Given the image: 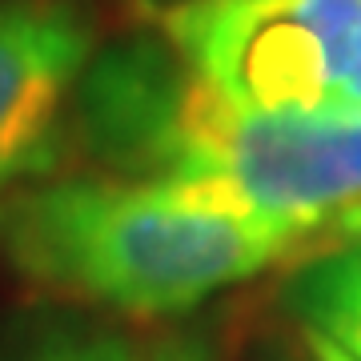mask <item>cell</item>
<instances>
[{
    "label": "cell",
    "instance_id": "obj_4",
    "mask_svg": "<svg viewBox=\"0 0 361 361\" xmlns=\"http://www.w3.org/2000/svg\"><path fill=\"white\" fill-rule=\"evenodd\" d=\"M92 52L77 0H0V201L49 173Z\"/></svg>",
    "mask_w": 361,
    "mask_h": 361
},
{
    "label": "cell",
    "instance_id": "obj_5",
    "mask_svg": "<svg viewBox=\"0 0 361 361\" xmlns=\"http://www.w3.org/2000/svg\"><path fill=\"white\" fill-rule=\"evenodd\" d=\"M301 329L361 361V245H329L289 285Z\"/></svg>",
    "mask_w": 361,
    "mask_h": 361
},
{
    "label": "cell",
    "instance_id": "obj_6",
    "mask_svg": "<svg viewBox=\"0 0 361 361\" xmlns=\"http://www.w3.org/2000/svg\"><path fill=\"white\" fill-rule=\"evenodd\" d=\"M133 341L101 329H52L32 337L4 361H133Z\"/></svg>",
    "mask_w": 361,
    "mask_h": 361
},
{
    "label": "cell",
    "instance_id": "obj_7",
    "mask_svg": "<svg viewBox=\"0 0 361 361\" xmlns=\"http://www.w3.org/2000/svg\"><path fill=\"white\" fill-rule=\"evenodd\" d=\"M133 361H217V353L201 334L185 329V334H165L149 345H137Z\"/></svg>",
    "mask_w": 361,
    "mask_h": 361
},
{
    "label": "cell",
    "instance_id": "obj_2",
    "mask_svg": "<svg viewBox=\"0 0 361 361\" xmlns=\"http://www.w3.org/2000/svg\"><path fill=\"white\" fill-rule=\"evenodd\" d=\"M313 249L157 180H32L0 201V257L44 293L125 317H177Z\"/></svg>",
    "mask_w": 361,
    "mask_h": 361
},
{
    "label": "cell",
    "instance_id": "obj_1",
    "mask_svg": "<svg viewBox=\"0 0 361 361\" xmlns=\"http://www.w3.org/2000/svg\"><path fill=\"white\" fill-rule=\"evenodd\" d=\"M73 125L104 173L169 185L313 249L345 245L361 221V116L241 109L161 32L92 52Z\"/></svg>",
    "mask_w": 361,
    "mask_h": 361
},
{
    "label": "cell",
    "instance_id": "obj_9",
    "mask_svg": "<svg viewBox=\"0 0 361 361\" xmlns=\"http://www.w3.org/2000/svg\"><path fill=\"white\" fill-rule=\"evenodd\" d=\"M149 16H161V13H173V8H185V4H197V0H141Z\"/></svg>",
    "mask_w": 361,
    "mask_h": 361
},
{
    "label": "cell",
    "instance_id": "obj_8",
    "mask_svg": "<svg viewBox=\"0 0 361 361\" xmlns=\"http://www.w3.org/2000/svg\"><path fill=\"white\" fill-rule=\"evenodd\" d=\"M301 337H305V349H310L313 361H353L345 349H337L334 341H325V337L313 334V329H301Z\"/></svg>",
    "mask_w": 361,
    "mask_h": 361
},
{
    "label": "cell",
    "instance_id": "obj_10",
    "mask_svg": "<svg viewBox=\"0 0 361 361\" xmlns=\"http://www.w3.org/2000/svg\"><path fill=\"white\" fill-rule=\"evenodd\" d=\"M349 245H361V221L353 225V233H349Z\"/></svg>",
    "mask_w": 361,
    "mask_h": 361
},
{
    "label": "cell",
    "instance_id": "obj_3",
    "mask_svg": "<svg viewBox=\"0 0 361 361\" xmlns=\"http://www.w3.org/2000/svg\"><path fill=\"white\" fill-rule=\"evenodd\" d=\"M153 20L169 49L241 109L361 116V0H197Z\"/></svg>",
    "mask_w": 361,
    "mask_h": 361
}]
</instances>
